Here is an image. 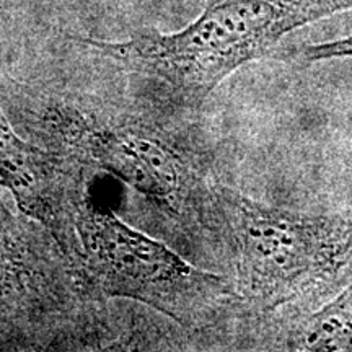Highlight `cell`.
Wrapping results in <instances>:
<instances>
[{
    "label": "cell",
    "instance_id": "obj_1",
    "mask_svg": "<svg viewBox=\"0 0 352 352\" xmlns=\"http://www.w3.org/2000/svg\"><path fill=\"white\" fill-rule=\"evenodd\" d=\"M351 8L352 0H210L182 32L140 33L126 41L72 39L151 82L170 103L196 108L289 33Z\"/></svg>",
    "mask_w": 352,
    "mask_h": 352
},
{
    "label": "cell",
    "instance_id": "obj_2",
    "mask_svg": "<svg viewBox=\"0 0 352 352\" xmlns=\"http://www.w3.org/2000/svg\"><path fill=\"white\" fill-rule=\"evenodd\" d=\"M239 292L271 311L329 287L352 266V214H303L220 189Z\"/></svg>",
    "mask_w": 352,
    "mask_h": 352
},
{
    "label": "cell",
    "instance_id": "obj_3",
    "mask_svg": "<svg viewBox=\"0 0 352 352\" xmlns=\"http://www.w3.org/2000/svg\"><path fill=\"white\" fill-rule=\"evenodd\" d=\"M77 235L96 287L145 303L183 327L208 324L236 298L226 277L192 266L108 209L83 206Z\"/></svg>",
    "mask_w": 352,
    "mask_h": 352
},
{
    "label": "cell",
    "instance_id": "obj_4",
    "mask_svg": "<svg viewBox=\"0 0 352 352\" xmlns=\"http://www.w3.org/2000/svg\"><path fill=\"white\" fill-rule=\"evenodd\" d=\"M0 182L19 208L36 219L63 250L80 256L77 222L85 206L76 165L21 140L0 108Z\"/></svg>",
    "mask_w": 352,
    "mask_h": 352
},
{
    "label": "cell",
    "instance_id": "obj_5",
    "mask_svg": "<svg viewBox=\"0 0 352 352\" xmlns=\"http://www.w3.org/2000/svg\"><path fill=\"white\" fill-rule=\"evenodd\" d=\"M96 153L113 171L139 191L176 199L189 184L188 168L168 145L139 132L104 134Z\"/></svg>",
    "mask_w": 352,
    "mask_h": 352
},
{
    "label": "cell",
    "instance_id": "obj_6",
    "mask_svg": "<svg viewBox=\"0 0 352 352\" xmlns=\"http://www.w3.org/2000/svg\"><path fill=\"white\" fill-rule=\"evenodd\" d=\"M294 351H352V283L303 320L289 341Z\"/></svg>",
    "mask_w": 352,
    "mask_h": 352
},
{
    "label": "cell",
    "instance_id": "obj_7",
    "mask_svg": "<svg viewBox=\"0 0 352 352\" xmlns=\"http://www.w3.org/2000/svg\"><path fill=\"white\" fill-rule=\"evenodd\" d=\"M300 60H305L308 64L318 63V60L328 59H342V57H352V34L329 41L307 44L296 51V54Z\"/></svg>",
    "mask_w": 352,
    "mask_h": 352
}]
</instances>
